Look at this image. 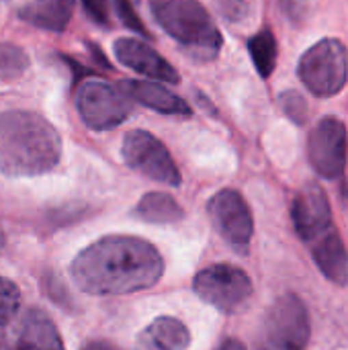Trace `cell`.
I'll list each match as a JSON object with an SVG mask.
<instances>
[{
  "mask_svg": "<svg viewBox=\"0 0 348 350\" xmlns=\"http://www.w3.org/2000/svg\"><path fill=\"white\" fill-rule=\"evenodd\" d=\"M164 273L158 250L131 236H107L84 248L70 275L78 289L90 295H127L154 287Z\"/></svg>",
  "mask_w": 348,
  "mask_h": 350,
  "instance_id": "obj_1",
  "label": "cell"
},
{
  "mask_svg": "<svg viewBox=\"0 0 348 350\" xmlns=\"http://www.w3.org/2000/svg\"><path fill=\"white\" fill-rule=\"evenodd\" d=\"M62 139L55 127L31 111L0 113V172L37 176L57 166Z\"/></svg>",
  "mask_w": 348,
  "mask_h": 350,
  "instance_id": "obj_2",
  "label": "cell"
},
{
  "mask_svg": "<svg viewBox=\"0 0 348 350\" xmlns=\"http://www.w3.org/2000/svg\"><path fill=\"white\" fill-rule=\"evenodd\" d=\"M156 23L197 62L219 55L224 37L199 0H150Z\"/></svg>",
  "mask_w": 348,
  "mask_h": 350,
  "instance_id": "obj_3",
  "label": "cell"
},
{
  "mask_svg": "<svg viewBox=\"0 0 348 350\" xmlns=\"http://www.w3.org/2000/svg\"><path fill=\"white\" fill-rule=\"evenodd\" d=\"M310 340V314L306 304L287 293L263 316L252 350H306Z\"/></svg>",
  "mask_w": 348,
  "mask_h": 350,
  "instance_id": "obj_4",
  "label": "cell"
},
{
  "mask_svg": "<svg viewBox=\"0 0 348 350\" xmlns=\"http://www.w3.org/2000/svg\"><path fill=\"white\" fill-rule=\"evenodd\" d=\"M297 74L316 96L338 94L348 78V55L338 39H322L299 59Z\"/></svg>",
  "mask_w": 348,
  "mask_h": 350,
  "instance_id": "obj_5",
  "label": "cell"
},
{
  "mask_svg": "<svg viewBox=\"0 0 348 350\" xmlns=\"http://www.w3.org/2000/svg\"><path fill=\"white\" fill-rule=\"evenodd\" d=\"M195 293L222 314H238L252 297L250 277L234 265H213L193 279Z\"/></svg>",
  "mask_w": 348,
  "mask_h": 350,
  "instance_id": "obj_6",
  "label": "cell"
},
{
  "mask_svg": "<svg viewBox=\"0 0 348 350\" xmlns=\"http://www.w3.org/2000/svg\"><path fill=\"white\" fill-rule=\"evenodd\" d=\"M76 107L86 127L107 131L121 125L131 113V100L121 90L101 80H84L76 92Z\"/></svg>",
  "mask_w": 348,
  "mask_h": 350,
  "instance_id": "obj_7",
  "label": "cell"
},
{
  "mask_svg": "<svg viewBox=\"0 0 348 350\" xmlns=\"http://www.w3.org/2000/svg\"><path fill=\"white\" fill-rule=\"evenodd\" d=\"M121 154H123L125 164L133 168L135 172L168 187L180 185V172L170 152L150 131H144V129L129 131L123 139Z\"/></svg>",
  "mask_w": 348,
  "mask_h": 350,
  "instance_id": "obj_8",
  "label": "cell"
},
{
  "mask_svg": "<svg viewBox=\"0 0 348 350\" xmlns=\"http://www.w3.org/2000/svg\"><path fill=\"white\" fill-rule=\"evenodd\" d=\"M207 211L213 228L226 240V244L238 254H248L254 234V221L244 197L234 189H224L211 197Z\"/></svg>",
  "mask_w": 348,
  "mask_h": 350,
  "instance_id": "obj_9",
  "label": "cell"
},
{
  "mask_svg": "<svg viewBox=\"0 0 348 350\" xmlns=\"http://www.w3.org/2000/svg\"><path fill=\"white\" fill-rule=\"evenodd\" d=\"M308 156L314 170L328 180L338 178L347 166V127L336 117H326L310 133Z\"/></svg>",
  "mask_w": 348,
  "mask_h": 350,
  "instance_id": "obj_10",
  "label": "cell"
},
{
  "mask_svg": "<svg viewBox=\"0 0 348 350\" xmlns=\"http://www.w3.org/2000/svg\"><path fill=\"white\" fill-rule=\"evenodd\" d=\"M6 326L2 334L4 350H66L51 318L37 308H29Z\"/></svg>",
  "mask_w": 348,
  "mask_h": 350,
  "instance_id": "obj_11",
  "label": "cell"
},
{
  "mask_svg": "<svg viewBox=\"0 0 348 350\" xmlns=\"http://www.w3.org/2000/svg\"><path fill=\"white\" fill-rule=\"evenodd\" d=\"M291 217H293L297 236L306 244L314 242L316 238L326 234L330 228H334L330 201H328L324 189L316 183L306 185L295 195L293 205H291Z\"/></svg>",
  "mask_w": 348,
  "mask_h": 350,
  "instance_id": "obj_12",
  "label": "cell"
},
{
  "mask_svg": "<svg viewBox=\"0 0 348 350\" xmlns=\"http://www.w3.org/2000/svg\"><path fill=\"white\" fill-rule=\"evenodd\" d=\"M113 51L125 68L133 70L139 76H146L148 80L170 84L178 82V72L172 68V64H168L154 47H150L142 39L121 37L115 41Z\"/></svg>",
  "mask_w": 348,
  "mask_h": 350,
  "instance_id": "obj_13",
  "label": "cell"
},
{
  "mask_svg": "<svg viewBox=\"0 0 348 350\" xmlns=\"http://www.w3.org/2000/svg\"><path fill=\"white\" fill-rule=\"evenodd\" d=\"M121 90L129 98H133L135 103H139L148 109H154L162 115H185V117H189L193 113L189 103L185 98H180L178 94H174L172 90H168L162 82L123 80Z\"/></svg>",
  "mask_w": 348,
  "mask_h": 350,
  "instance_id": "obj_14",
  "label": "cell"
},
{
  "mask_svg": "<svg viewBox=\"0 0 348 350\" xmlns=\"http://www.w3.org/2000/svg\"><path fill=\"white\" fill-rule=\"evenodd\" d=\"M320 273L334 285L345 287L348 283V252L336 228H330L326 234L308 244Z\"/></svg>",
  "mask_w": 348,
  "mask_h": 350,
  "instance_id": "obj_15",
  "label": "cell"
},
{
  "mask_svg": "<svg viewBox=\"0 0 348 350\" xmlns=\"http://www.w3.org/2000/svg\"><path fill=\"white\" fill-rule=\"evenodd\" d=\"M74 10V0H18L16 14L39 29L62 33Z\"/></svg>",
  "mask_w": 348,
  "mask_h": 350,
  "instance_id": "obj_16",
  "label": "cell"
},
{
  "mask_svg": "<svg viewBox=\"0 0 348 350\" xmlns=\"http://www.w3.org/2000/svg\"><path fill=\"white\" fill-rule=\"evenodd\" d=\"M137 345L142 350H187L191 334L180 320L160 316L139 334Z\"/></svg>",
  "mask_w": 348,
  "mask_h": 350,
  "instance_id": "obj_17",
  "label": "cell"
},
{
  "mask_svg": "<svg viewBox=\"0 0 348 350\" xmlns=\"http://www.w3.org/2000/svg\"><path fill=\"white\" fill-rule=\"evenodd\" d=\"M135 215L150 224H174L183 217V209L166 193H148L137 203Z\"/></svg>",
  "mask_w": 348,
  "mask_h": 350,
  "instance_id": "obj_18",
  "label": "cell"
},
{
  "mask_svg": "<svg viewBox=\"0 0 348 350\" xmlns=\"http://www.w3.org/2000/svg\"><path fill=\"white\" fill-rule=\"evenodd\" d=\"M248 51H250V57H252L258 74L263 78H269L277 66V39H275L273 31L263 29L260 33L250 37Z\"/></svg>",
  "mask_w": 348,
  "mask_h": 350,
  "instance_id": "obj_19",
  "label": "cell"
},
{
  "mask_svg": "<svg viewBox=\"0 0 348 350\" xmlns=\"http://www.w3.org/2000/svg\"><path fill=\"white\" fill-rule=\"evenodd\" d=\"M29 55L21 45L0 43V80H16L29 70Z\"/></svg>",
  "mask_w": 348,
  "mask_h": 350,
  "instance_id": "obj_20",
  "label": "cell"
},
{
  "mask_svg": "<svg viewBox=\"0 0 348 350\" xmlns=\"http://www.w3.org/2000/svg\"><path fill=\"white\" fill-rule=\"evenodd\" d=\"M18 306H21L18 287L12 281L0 277V328L12 322V318L18 312Z\"/></svg>",
  "mask_w": 348,
  "mask_h": 350,
  "instance_id": "obj_21",
  "label": "cell"
},
{
  "mask_svg": "<svg viewBox=\"0 0 348 350\" xmlns=\"http://www.w3.org/2000/svg\"><path fill=\"white\" fill-rule=\"evenodd\" d=\"M113 2H115V10H117L119 21H121L129 31H135V33H139V35H148V29H146L144 21L137 16V12H135L131 0H113Z\"/></svg>",
  "mask_w": 348,
  "mask_h": 350,
  "instance_id": "obj_22",
  "label": "cell"
},
{
  "mask_svg": "<svg viewBox=\"0 0 348 350\" xmlns=\"http://www.w3.org/2000/svg\"><path fill=\"white\" fill-rule=\"evenodd\" d=\"M281 103H283V109H285V113L293 119V121H297V123H304V119H306V103H304V98H302V94H297V92H283L281 94Z\"/></svg>",
  "mask_w": 348,
  "mask_h": 350,
  "instance_id": "obj_23",
  "label": "cell"
},
{
  "mask_svg": "<svg viewBox=\"0 0 348 350\" xmlns=\"http://www.w3.org/2000/svg\"><path fill=\"white\" fill-rule=\"evenodd\" d=\"M109 2L111 0H82V6L94 23H98L103 27H111Z\"/></svg>",
  "mask_w": 348,
  "mask_h": 350,
  "instance_id": "obj_24",
  "label": "cell"
},
{
  "mask_svg": "<svg viewBox=\"0 0 348 350\" xmlns=\"http://www.w3.org/2000/svg\"><path fill=\"white\" fill-rule=\"evenodd\" d=\"M219 8H222L224 16L230 18V21H240L248 12V6H246L244 0H222L219 2Z\"/></svg>",
  "mask_w": 348,
  "mask_h": 350,
  "instance_id": "obj_25",
  "label": "cell"
},
{
  "mask_svg": "<svg viewBox=\"0 0 348 350\" xmlns=\"http://www.w3.org/2000/svg\"><path fill=\"white\" fill-rule=\"evenodd\" d=\"M82 350H121V349H115V347H111V345H107V342H90V345H86V347H82Z\"/></svg>",
  "mask_w": 348,
  "mask_h": 350,
  "instance_id": "obj_26",
  "label": "cell"
},
{
  "mask_svg": "<svg viewBox=\"0 0 348 350\" xmlns=\"http://www.w3.org/2000/svg\"><path fill=\"white\" fill-rule=\"evenodd\" d=\"M219 350H248L242 342H238V340H228V342H224Z\"/></svg>",
  "mask_w": 348,
  "mask_h": 350,
  "instance_id": "obj_27",
  "label": "cell"
},
{
  "mask_svg": "<svg viewBox=\"0 0 348 350\" xmlns=\"http://www.w3.org/2000/svg\"><path fill=\"white\" fill-rule=\"evenodd\" d=\"M4 248V234H2V230H0V250Z\"/></svg>",
  "mask_w": 348,
  "mask_h": 350,
  "instance_id": "obj_28",
  "label": "cell"
}]
</instances>
